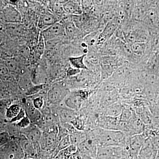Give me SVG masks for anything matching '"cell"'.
<instances>
[{
	"label": "cell",
	"instance_id": "6da1fadb",
	"mask_svg": "<svg viewBox=\"0 0 159 159\" xmlns=\"http://www.w3.org/2000/svg\"><path fill=\"white\" fill-rule=\"evenodd\" d=\"M91 132L98 147L107 146L124 147L127 137L123 132L120 130H109L97 127L91 129Z\"/></svg>",
	"mask_w": 159,
	"mask_h": 159
},
{
	"label": "cell",
	"instance_id": "7a4b0ae2",
	"mask_svg": "<svg viewBox=\"0 0 159 159\" xmlns=\"http://www.w3.org/2000/svg\"><path fill=\"white\" fill-rule=\"evenodd\" d=\"M90 93L85 90L70 92L64 99L63 103L66 107L78 111L84 101L89 98Z\"/></svg>",
	"mask_w": 159,
	"mask_h": 159
},
{
	"label": "cell",
	"instance_id": "3957f363",
	"mask_svg": "<svg viewBox=\"0 0 159 159\" xmlns=\"http://www.w3.org/2000/svg\"><path fill=\"white\" fill-rule=\"evenodd\" d=\"M58 132L59 127L52 131L43 132L40 141L39 150L52 154L54 157L59 140Z\"/></svg>",
	"mask_w": 159,
	"mask_h": 159
},
{
	"label": "cell",
	"instance_id": "277c9868",
	"mask_svg": "<svg viewBox=\"0 0 159 159\" xmlns=\"http://www.w3.org/2000/svg\"><path fill=\"white\" fill-rule=\"evenodd\" d=\"M24 152L16 139L0 148V159H25Z\"/></svg>",
	"mask_w": 159,
	"mask_h": 159
},
{
	"label": "cell",
	"instance_id": "5b68a950",
	"mask_svg": "<svg viewBox=\"0 0 159 159\" xmlns=\"http://www.w3.org/2000/svg\"><path fill=\"white\" fill-rule=\"evenodd\" d=\"M69 93L67 88L63 84L54 83L52 84L48 92V102L52 105H60L64 102Z\"/></svg>",
	"mask_w": 159,
	"mask_h": 159
},
{
	"label": "cell",
	"instance_id": "8992f818",
	"mask_svg": "<svg viewBox=\"0 0 159 159\" xmlns=\"http://www.w3.org/2000/svg\"><path fill=\"white\" fill-rule=\"evenodd\" d=\"M125 157L123 147L107 146L98 147L96 159H123Z\"/></svg>",
	"mask_w": 159,
	"mask_h": 159
},
{
	"label": "cell",
	"instance_id": "52a82bcc",
	"mask_svg": "<svg viewBox=\"0 0 159 159\" xmlns=\"http://www.w3.org/2000/svg\"><path fill=\"white\" fill-rule=\"evenodd\" d=\"M87 139L78 146V150L92 158L96 159L98 146L90 131L86 132Z\"/></svg>",
	"mask_w": 159,
	"mask_h": 159
},
{
	"label": "cell",
	"instance_id": "ba28073f",
	"mask_svg": "<svg viewBox=\"0 0 159 159\" xmlns=\"http://www.w3.org/2000/svg\"><path fill=\"white\" fill-rule=\"evenodd\" d=\"M3 22L8 24H20L22 18L20 12L14 6L7 4L1 12Z\"/></svg>",
	"mask_w": 159,
	"mask_h": 159
},
{
	"label": "cell",
	"instance_id": "9c48e42d",
	"mask_svg": "<svg viewBox=\"0 0 159 159\" xmlns=\"http://www.w3.org/2000/svg\"><path fill=\"white\" fill-rule=\"evenodd\" d=\"M21 134L34 145L38 152L40 150L39 143L42 135V131L37 125L31 123L28 127L22 129Z\"/></svg>",
	"mask_w": 159,
	"mask_h": 159
},
{
	"label": "cell",
	"instance_id": "30bf717a",
	"mask_svg": "<svg viewBox=\"0 0 159 159\" xmlns=\"http://www.w3.org/2000/svg\"><path fill=\"white\" fill-rule=\"evenodd\" d=\"M41 33L45 42L50 41L64 36L66 34L65 27L61 23L57 22Z\"/></svg>",
	"mask_w": 159,
	"mask_h": 159
},
{
	"label": "cell",
	"instance_id": "8fae6325",
	"mask_svg": "<svg viewBox=\"0 0 159 159\" xmlns=\"http://www.w3.org/2000/svg\"><path fill=\"white\" fill-rule=\"evenodd\" d=\"M157 152V148L154 145L151 138L148 137L142 145L138 159H156Z\"/></svg>",
	"mask_w": 159,
	"mask_h": 159
},
{
	"label": "cell",
	"instance_id": "7c38bea8",
	"mask_svg": "<svg viewBox=\"0 0 159 159\" xmlns=\"http://www.w3.org/2000/svg\"><path fill=\"white\" fill-rule=\"evenodd\" d=\"M24 110L31 123L37 125L42 117L41 112L34 107L32 99H25L24 102Z\"/></svg>",
	"mask_w": 159,
	"mask_h": 159
},
{
	"label": "cell",
	"instance_id": "4fadbf2b",
	"mask_svg": "<svg viewBox=\"0 0 159 159\" xmlns=\"http://www.w3.org/2000/svg\"><path fill=\"white\" fill-rule=\"evenodd\" d=\"M16 139L20 145L25 154V158L34 159L38 156V151L34 145L24 135Z\"/></svg>",
	"mask_w": 159,
	"mask_h": 159
},
{
	"label": "cell",
	"instance_id": "5bb4252c",
	"mask_svg": "<svg viewBox=\"0 0 159 159\" xmlns=\"http://www.w3.org/2000/svg\"><path fill=\"white\" fill-rule=\"evenodd\" d=\"M99 127L109 130H119L120 120L119 117L102 116L98 119Z\"/></svg>",
	"mask_w": 159,
	"mask_h": 159
},
{
	"label": "cell",
	"instance_id": "9a60e30c",
	"mask_svg": "<svg viewBox=\"0 0 159 159\" xmlns=\"http://www.w3.org/2000/svg\"><path fill=\"white\" fill-rule=\"evenodd\" d=\"M58 22L57 17L51 12L46 11L41 15L39 20L38 27L42 31Z\"/></svg>",
	"mask_w": 159,
	"mask_h": 159
},
{
	"label": "cell",
	"instance_id": "2e32d148",
	"mask_svg": "<svg viewBox=\"0 0 159 159\" xmlns=\"http://www.w3.org/2000/svg\"><path fill=\"white\" fill-rule=\"evenodd\" d=\"M64 11L68 14L80 15L82 14V9L79 2L76 1H66L64 3Z\"/></svg>",
	"mask_w": 159,
	"mask_h": 159
},
{
	"label": "cell",
	"instance_id": "e0dca14e",
	"mask_svg": "<svg viewBox=\"0 0 159 159\" xmlns=\"http://www.w3.org/2000/svg\"><path fill=\"white\" fill-rule=\"evenodd\" d=\"M4 29L6 33L11 37H19L24 33V26L21 23L6 24Z\"/></svg>",
	"mask_w": 159,
	"mask_h": 159
},
{
	"label": "cell",
	"instance_id": "ac0fdd59",
	"mask_svg": "<svg viewBox=\"0 0 159 159\" xmlns=\"http://www.w3.org/2000/svg\"><path fill=\"white\" fill-rule=\"evenodd\" d=\"M23 108L20 106L16 103H12L7 109L5 118L6 122H11L20 114Z\"/></svg>",
	"mask_w": 159,
	"mask_h": 159
},
{
	"label": "cell",
	"instance_id": "d6986e66",
	"mask_svg": "<svg viewBox=\"0 0 159 159\" xmlns=\"http://www.w3.org/2000/svg\"><path fill=\"white\" fill-rule=\"evenodd\" d=\"M118 24L115 21H112L108 23L107 25L102 33L99 35L98 39V42L101 43L105 41L106 40L108 39L117 29Z\"/></svg>",
	"mask_w": 159,
	"mask_h": 159
},
{
	"label": "cell",
	"instance_id": "ffe728a7",
	"mask_svg": "<svg viewBox=\"0 0 159 159\" xmlns=\"http://www.w3.org/2000/svg\"><path fill=\"white\" fill-rule=\"evenodd\" d=\"M78 147L71 145L62 150L60 151L54 159H73L74 155L78 151Z\"/></svg>",
	"mask_w": 159,
	"mask_h": 159
},
{
	"label": "cell",
	"instance_id": "44dd1931",
	"mask_svg": "<svg viewBox=\"0 0 159 159\" xmlns=\"http://www.w3.org/2000/svg\"><path fill=\"white\" fill-rule=\"evenodd\" d=\"M10 73L13 74L20 73L23 70L21 64L19 59L14 57L4 60Z\"/></svg>",
	"mask_w": 159,
	"mask_h": 159
},
{
	"label": "cell",
	"instance_id": "7402d4cb",
	"mask_svg": "<svg viewBox=\"0 0 159 159\" xmlns=\"http://www.w3.org/2000/svg\"><path fill=\"white\" fill-rule=\"evenodd\" d=\"M69 135L71 144L76 145L77 147L87 139V133L84 131L77 130Z\"/></svg>",
	"mask_w": 159,
	"mask_h": 159
},
{
	"label": "cell",
	"instance_id": "603a6c76",
	"mask_svg": "<svg viewBox=\"0 0 159 159\" xmlns=\"http://www.w3.org/2000/svg\"><path fill=\"white\" fill-rule=\"evenodd\" d=\"M11 79V73L5 60L0 59V83L7 82Z\"/></svg>",
	"mask_w": 159,
	"mask_h": 159
},
{
	"label": "cell",
	"instance_id": "cb8c5ba5",
	"mask_svg": "<svg viewBox=\"0 0 159 159\" xmlns=\"http://www.w3.org/2000/svg\"><path fill=\"white\" fill-rule=\"evenodd\" d=\"M86 56V54H83L82 55L78 57H71L69 58V61L71 65L74 68L80 70V69L87 70V67L84 63V57Z\"/></svg>",
	"mask_w": 159,
	"mask_h": 159
},
{
	"label": "cell",
	"instance_id": "d4e9b609",
	"mask_svg": "<svg viewBox=\"0 0 159 159\" xmlns=\"http://www.w3.org/2000/svg\"><path fill=\"white\" fill-rule=\"evenodd\" d=\"M46 48V42L43 38L41 33L39 34V37L37 45L35 48V59L38 60L40 59L42 55L44 52Z\"/></svg>",
	"mask_w": 159,
	"mask_h": 159
},
{
	"label": "cell",
	"instance_id": "484cf974",
	"mask_svg": "<svg viewBox=\"0 0 159 159\" xmlns=\"http://www.w3.org/2000/svg\"><path fill=\"white\" fill-rule=\"evenodd\" d=\"M71 145L69 135H67L62 137L61 139H60L59 142H58L57 148L54 153V158L60 151L67 148Z\"/></svg>",
	"mask_w": 159,
	"mask_h": 159
},
{
	"label": "cell",
	"instance_id": "4316f807",
	"mask_svg": "<svg viewBox=\"0 0 159 159\" xmlns=\"http://www.w3.org/2000/svg\"><path fill=\"white\" fill-rule=\"evenodd\" d=\"M123 107L119 104H115L110 107L106 111L107 116L113 117H118L122 112Z\"/></svg>",
	"mask_w": 159,
	"mask_h": 159
},
{
	"label": "cell",
	"instance_id": "83f0119b",
	"mask_svg": "<svg viewBox=\"0 0 159 159\" xmlns=\"http://www.w3.org/2000/svg\"><path fill=\"white\" fill-rule=\"evenodd\" d=\"M31 78L26 76H22L21 77L19 82V85L21 89L25 91V93L28 92L34 85Z\"/></svg>",
	"mask_w": 159,
	"mask_h": 159
},
{
	"label": "cell",
	"instance_id": "f1b7e54d",
	"mask_svg": "<svg viewBox=\"0 0 159 159\" xmlns=\"http://www.w3.org/2000/svg\"><path fill=\"white\" fill-rule=\"evenodd\" d=\"M12 103V99L10 98L0 99V114L5 117L7 109Z\"/></svg>",
	"mask_w": 159,
	"mask_h": 159
},
{
	"label": "cell",
	"instance_id": "f546056e",
	"mask_svg": "<svg viewBox=\"0 0 159 159\" xmlns=\"http://www.w3.org/2000/svg\"><path fill=\"white\" fill-rule=\"evenodd\" d=\"M32 101L34 107L41 112L45 107L44 100L42 97L39 96L35 97L32 99Z\"/></svg>",
	"mask_w": 159,
	"mask_h": 159
},
{
	"label": "cell",
	"instance_id": "4dcf8cb0",
	"mask_svg": "<svg viewBox=\"0 0 159 159\" xmlns=\"http://www.w3.org/2000/svg\"><path fill=\"white\" fill-rule=\"evenodd\" d=\"M11 139L9 134L6 131L0 132V148L9 143Z\"/></svg>",
	"mask_w": 159,
	"mask_h": 159
},
{
	"label": "cell",
	"instance_id": "1f68e13d",
	"mask_svg": "<svg viewBox=\"0 0 159 159\" xmlns=\"http://www.w3.org/2000/svg\"><path fill=\"white\" fill-rule=\"evenodd\" d=\"M80 72V70L75 69L74 68L70 67L67 71V74L68 76H73L75 75Z\"/></svg>",
	"mask_w": 159,
	"mask_h": 159
},
{
	"label": "cell",
	"instance_id": "d6a6232c",
	"mask_svg": "<svg viewBox=\"0 0 159 159\" xmlns=\"http://www.w3.org/2000/svg\"><path fill=\"white\" fill-rule=\"evenodd\" d=\"M7 122L5 117L0 114V126L4 127Z\"/></svg>",
	"mask_w": 159,
	"mask_h": 159
},
{
	"label": "cell",
	"instance_id": "836d02e7",
	"mask_svg": "<svg viewBox=\"0 0 159 159\" xmlns=\"http://www.w3.org/2000/svg\"><path fill=\"white\" fill-rule=\"evenodd\" d=\"M7 5L6 2H4V1H0V12L2 11L3 9L5 8V6Z\"/></svg>",
	"mask_w": 159,
	"mask_h": 159
},
{
	"label": "cell",
	"instance_id": "e575fe53",
	"mask_svg": "<svg viewBox=\"0 0 159 159\" xmlns=\"http://www.w3.org/2000/svg\"><path fill=\"white\" fill-rule=\"evenodd\" d=\"M157 158H159V149L158 150L157 155Z\"/></svg>",
	"mask_w": 159,
	"mask_h": 159
},
{
	"label": "cell",
	"instance_id": "d590c367",
	"mask_svg": "<svg viewBox=\"0 0 159 159\" xmlns=\"http://www.w3.org/2000/svg\"><path fill=\"white\" fill-rule=\"evenodd\" d=\"M156 159H159V158H157Z\"/></svg>",
	"mask_w": 159,
	"mask_h": 159
}]
</instances>
